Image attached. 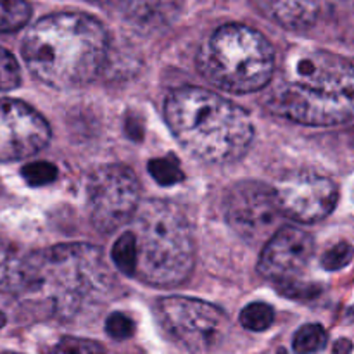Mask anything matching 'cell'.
I'll return each instance as SVG.
<instances>
[{"mask_svg":"<svg viewBox=\"0 0 354 354\" xmlns=\"http://www.w3.org/2000/svg\"><path fill=\"white\" fill-rule=\"evenodd\" d=\"M111 258H113L114 265H116V268L121 273L128 277H135V270H137V248H135V237L131 232H124L114 242Z\"/></svg>","mask_w":354,"mask_h":354,"instance_id":"obj_18","label":"cell"},{"mask_svg":"<svg viewBox=\"0 0 354 354\" xmlns=\"http://www.w3.org/2000/svg\"><path fill=\"white\" fill-rule=\"evenodd\" d=\"M282 216L299 223H317L334 211L337 185L327 176L310 171L287 175L273 187Z\"/></svg>","mask_w":354,"mask_h":354,"instance_id":"obj_11","label":"cell"},{"mask_svg":"<svg viewBox=\"0 0 354 354\" xmlns=\"http://www.w3.org/2000/svg\"><path fill=\"white\" fill-rule=\"evenodd\" d=\"M282 82L315 92L353 97L354 71L349 59L324 48H297L283 64Z\"/></svg>","mask_w":354,"mask_h":354,"instance_id":"obj_10","label":"cell"},{"mask_svg":"<svg viewBox=\"0 0 354 354\" xmlns=\"http://www.w3.org/2000/svg\"><path fill=\"white\" fill-rule=\"evenodd\" d=\"M31 7L26 0H0V33H14L30 21Z\"/></svg>","mask_w":354,"mask_h":354,"instance_id":"obj_17","label":"cell"},{"mask_svg":"<svg viewBox=\"0 0 354 354\" xmlns=\"http://www.w3.org/2000/svg\"><path fill=\"white\" fill-rule=\"evenodd\" d=\"M263 14L289 30H304L317 23L320 0H256Z\"/></svg>","mask_w":354,"mask_h":354,"instance_id":"obj_15","label":"cell"},{"mask_svg":"<svg viewBox=\"0 0 354 354\" xmlns=\"http://www.w3.org/2000/svg\"><path fill=\"white\" fill-rule=\"evenodd\" d=\"M57 168L52 162L47 161H37L30 162V165L23 166L21 175H23L24 182L31 187H44L54 182L57 178Z\"/></svg>","mask_w":354,"mask_h":354,"instance_id":"obj_22","label":"cell"},{"mask_svg":"<svg viewBox=\"0 0 354 354\" xmlns=\"http://www.w3.org/2000/svg\"><path fill=\"white\" fill-rule=\"evenodd\" d=\"M275 311L266 303H251L241 311V325L251 332H265L272 327Z\"/></svg>","mask_w":354,"mask_h":354,"instance_id":"obj_20","label":"cell"},{"mask_svg":"<svg viewBox=\"0 0 354 354\" xmlns=\"http://www.w3.org/2000/svg\"><path fill=\"white\" fill-rule=\"evenodd\" d=\"M223 211L232 230L252 245L265 244L282 216L273 187L256 180L235 183L225 196Z\"/></svg>","mask_w":354,"mask_h":354,"instance_id":"obj_7","label":"cell"},{"mask_svg":"<svg viewBox=\"0 0 354 354\" xmlns=\"http://www.w3.org/2000/svg\"><path fill=\"white\" fill-rule=\"evenodd\" d=\"M21 54L31 75L45 85L76 88L92 82L102 69L107 33L88 14H50L28 30Z\"/></svg>","mask_w":354,"mask_h":354,"instance_id":"obj_1","label":"cell"},{"mask_svg":"<svg viewBox=\"0 0 354 354\" xmlns=\"http://www.w3.org/2000/svg\"><path fill=\"white\" fill-rule=\"evenodd\" d=\"M131 234L137 248L135 277L149 286L175 287L185 282L196 265V239L187 214L168 201L138 206Z\"/></svg>","mask_w":354,"mask_h":354,"instance_id":"obj_4","label":"cell"},{"mask_svg":"<svg viewBox=\"0 0 354 354\" xmlns=\"http://www.w3.org/2000/svg\"><path fill=\"white\" fill-rule=\"evenodd\" d=\"M268 107L277 116L310 127H334L353 120V97L315 92L280 80Z\"/></svg>","mask_w":354,"mask_h":354,"instance_id":"obj_9","label":"cell"},{"mask_svg":"<svg viewBox=\"0 0 354 354\" xmlns=\"http://www.w3.org/2000/svg\"><path fill=\"white\" fill-rule=\"evenodd\" d=\"M353 349V344L351 341H348V339H342V341H337V344H335L334 348V354H349Z\"/></svg>","mask_w":354,"mask_h":354,"instance_id":"obj_27","label":"cell"},{"mask_svg":"<svg viewBox=\"0 0 354 354\" xmlns=\"http://www.w3.org/2000/svg\"><path fill=\"white\" fill-rule=\"evenodd\" d=\"M327 346V332L322 325L308 324L296 332L292 348L296 354H317Z\"/></svg>","mask_w":354,"mask_h":354,"instance_id":"obj_19","label":"cell"},{"mask_svg":"<svg viewBox=\"0 0 354 354\" xmlns=\"http://www.w3.org/2000/svg\"><path fill=\"white\" fill-rule=\"evenodd\" d=\"M149 173L161 185H175V183H180L183 180V171L180 168L178 159L173 154L152 159L149 162Z\"/></svg>","mask_w":354,"mask_h":354,"instance_id":"obj_21","label":"cell"},{"mask_svg":"<svg viewBox=\"0 0 354 354\" xmlns=\"http://www.w3.org/2000/svg\"><path fill=\"white\" fill-rule=\"evenodd\" d=\"M92 225L100 234H113L133 220L140 206V183L128 166H100L86 183Z\"/></svg>","mask_w":354,"mask_h":354,"instance_id":"obj_6","label":"cell"},{"mask_svg":"<svg viewBox=\"0 0 354 354\" xmlns=\"http://www.w3.org/2000/svg\"><path fill=\"white\" fill-rule=\"evenodd\" d=\"M183 0H121L123 16L142 31L159 30L175 21Z\"/></svg>","mask_w":354,"mask_h":354,"instance_id":"obj_14","label":"cell"},{"mask_svg":"<svg viewBox=\"0 0 354 354\" xmlns=\"http://www.w3.org/2000/svg\"><path fill=\"white\" fill-rule=\"evenodd\" d=\"M165 118L180 145L209 165L239 161L254 138L248 111L201 86L173 90L166 97Z\"/></svg>","mask_w":354,"mask_h":354,"instance_id":"obj_2","label":"cell"},{"mask_svg":"<svg viewBox=\"0 0 354 354\" xmlns=\"http://www.w3.org/2000/svg\"><path fill=\"white\" fill-rule=\"evenodd\" d=\"M106 332L114 341H127L133 335L135 324L124 313H113L106 320Z\"/></svg>","mask_w":354,"mask_h":354,"instance_id":"obj_26","label":"cell"},{"mask_svg":"<svg viewBox=\"0 0 354 354\" xmlns=\"http://www.w3.org/2000/svg\"><path fill=\"white\" fill-rule=\"evenodd\" d=\"M116 289L102 251L90 244H64L31 252V289L50 301L62 318L109 299Z\"/></svg>","mask_w":354,"mask_h":354,"instance_id":"obj_3","label":"cell"},{"mask_svg":"<svg viewBox=\"0 0 354 354\" xmlns=\"http://www.w3.org/2000/svg\"><path fill=\"white\" fill-rule=\"evenodd\" d=\"M315 252V242L308 232L296 227H280L265 242L258 261L263 279L273 282H292L296 275L306 270Z\"/></svg>","mask_w":354,"mask_h":354,"instance_id":"obj_13","label":"cell"},{"mask_svg":"<svg viewBox=\"0 0 354 354\" xmlns=\"http://www.w3.org/2000/svg\"><path fill=\"white\" fill-rule=\"evenodd\" d=\"M31 289V254L0 244V292L23 294Z\"/></svg>","mask_w":354,"mask_h":354,"instance_id":"obj_16","label":"cell"},{"mask_svg":"<svg viewBox=\"0 0 354 354\" xmlns=\"http://www.w3.org/2000/svg\"><path fill=\"white\" fill-rule=\"evenodd\" d=\"M353 258V248L349 242H339L334 248L328 249L322 258V266L328 272H337L349 265Z\"/></svg>","mask_w":354,"mask_h":354,"instance_id":"obj_25","label":"cell"},{"mask_svg":"<svg viewBox=\"0 0 354 354\" xmlns=\"http://www.w3.org/2000/svg\"><path fill=\"white\" fill-rule=\"evenodd\" d=\"M6 315H3V313H0V328H2L3 327V325H6Z\"/></svg>","mask_w":354,"mask_h":354,"instance_id":"obj_28","label":"cell"},{"mask_svg":"<svg viewBox=\"0 0 354 354\" xmlns=\"http://www.w3.org/2000/svg\"><path fill=\"white\" fill-rule=\"evenodd\" d=\"M280 354H283V353H282V351H280Z\"/></svg>","mask_w":354,"mask_h":354,"instance_id":"obj_29","label":"cell"},{"mask_svg":"<svg viewBox=\"0 0 354 354\" xmlns=\"http://www.w3.org/2000/svg\"><path fill=\"white\" fill-rule=\"evenodd\" d=\"M21 83V69L16 57L0 47V92H9L17 88Z\"/></svg>","mask_w":354,"mask_h":354,"instance_id":"obj_24","label":"cell"},{"mask_svg":"<svg viewBox=\"0 0 354 354\" xmlns=\"http://www.w3.org/2000/svg\"><path fill=\"white\" fill-rule=\"evenodd\" d=\"M159 313L166 328L196 353L209 351L220 344L228 328L227 313L221 308L192 297H162Z\"/></svg>","mask_w":354,"mask_h":354,"instance_id":"obj_8","label":"cell"},{"mask_svg":"<svg viewBox=\"0 0 354 354\" xmlns=\"http://www.w3.org/2000/svg\"><path fill=\"white\" fill-rule=\"evenodd\" d=\"M47 354H104V348L95 341L80 337H62Z\"/></svg>","mask_w":354,"mask_h":354,"instance_id":"obj_23","label":"cell"},{"mask_svg":"<svg viewBox=\"0 0 354 354\" xmlns=\"http://www.w3.org/2000/svg\"><path fill=\"white\" fill-rule=\"evenodd\" d=\"M50 128L40 113L16 99H0V162L21 161L40 152Z\"/></svg>","mask_w":354,"mask_h":354,"instance_id":"obj_12","label":"cell"},{"mask_svg":"<svg viewBox=\"0 0 354 354\" xmlns=\"http://www.w3.org/2000/svg\"><path fill=\"white\" fill-rule=\"evenodd\" d=\"M199 69L225 92L251 93L272 82L275 54L265 35L232 23L218 28L201 48Z\"/></svg>","mask_w":354,"mask_h":354,"instance_id":"obj_5","label":"cell"}]
</instances>
